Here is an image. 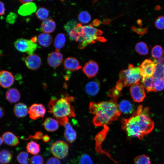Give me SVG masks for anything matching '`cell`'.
Segmentation results:
<instances>
[{
  "instance_id": "cell-35",
  "label": "cell",
  "mask_w": 164,
  "mask_h": 164,
  "mask_svg": "<svg viewBox=\"0 0 164 164\" xmlns=\"http://www.w3.org/2000/svg\"><path fill=\"white\" fill-rule=\"evenodd\" d=\"M78 19L81 22L86 24L89 22L91 20V16L90 14L87 11H83L81 12L79 14Z\"/></svg>"
},
{
  "instance_id": "cell-6",
  "label": "cell",
  "mask_w": 164,
  "mask_h": 164,
  "mask_svg": "<svg viewBox=\"0 0 164 164\" xmlns=\"http://www.w3.org/2000/svg\"><path fill=\"white\" fill-rule=\"evenodd\" d=\"M14 44L15 48L19 51L26 52L29 55L33 53L37 49V44L31 40L20 38L16 40Z\"/></svg>"
},
{
  "instance_id": "cell-22",
  "label": "cell",
  "mask_w": 164,
  "mask_h": 164,
  "mask_svg": "<svg viewBox=\"0 0 164 164\" xmlns=\"http://www.w3.org/2000/svg\"><path fill=\"white\" fill-rule=\"evenodd\" d=\"M42 125L45 129L49 132H54L57 130L59 128L58 122L56 119L51 117L46 118Z\"/></svg>"
},
{
  "instance_id": "cell-48",
  "label": "cell",
  "mask_w": 164,
  "mask_h": 164,
  "mask_svg": "<svg viewBox=\"0 0 164 164\" xmlns=\"http://www.w3.org/2000/svg\"><path fill=\"white\" fill-rule=\"evenodd\" d=\"M5 12V8L4 3L0 1V15H3Z\"/></svg>"
},
{
  "instance_id": "cell-49",
  "label": "cell",
  "mask_w": 164,
  "mask_h": 164,
  "mask_svg": "<svg viewBox=\"0 0 164 164\" xmlns=\"http://www.w3.org/2000/svg\"><path fill=\"white\" fill-rule=\"evenodd\" d=\"M42 139L44 142H47L50 141V138L48 135H46L43 136Z\"/></svg>"
},
{
  "instance_id": "cell-51",
  "label": "cell",
  "mask_w": 164,
  "mask_h": 164,
  "mask_svg": "<svg viewBox=\"0 0 164 164\" xmlns=\"http://www.w3.org/2000/svg\"><path fill=\"white\" fill-rule=\"evenodd\" d=\"M20 2L22 3L23 4L32 2L33 1V0H20Z\"/></svg>"
},
{
  "instance_id": "cell-23",
  "label": "cell",
  "mask_w": 164,
  "mask_h": 164,
  "mask_svg": "<svg viewBox=\"0 0 164 164\" xmlns=\"http://www.w3.org/2000/svg\"><path fill=\"white\" fill-rule=\"evenodd\" d=\"M156 79L153 76L150 77H142L140 82L141 84L145 87L147 92L154 91V85Z\"/></svg>"
},
{
  "instance_id": "cell-12",
  "label": "cell",
  "mask_w": 164,
  "mask_h": 164,
  "mask_svg": "<svg viewBox=\"0 0 164 164\" xmlns=\"http://www.w3.org/2000/svg\"><path fill=\"white\" fill-rule=\"evenodd\" d=\"M58 50L56 49L55 51L50 53L47 57L48 63L53 67H56L60 66L63 60L62 54Z\"/></svg>"
},
{
  "instance_id": "cell-13",
  "label": "cell",
  "mask_w": 164,
  "mask_h": 164,
  "mask_svg": "<svg viewBox=\"0 0 164 164\" xmlns=\"http://www.w3.org/2000/svg\"><path fill=\"white\" fill-rule=\"evenodd\" d=\"M99 67L97 63L93 60H90L84 66L82 70L88 78L95 77L98 73Z\"/></svg>"
},
{
  "instance_id": "cell-11",
  "label": "cell",
  "mask_w": 164,
  "mask_h": 164,
  "mask_svg": "<svg viewBox=\"0 0 164 164\" xmlns=\"http://www.w3.org/2000/svg\"><path fill=\"white\" fill-rule=\"evenodd\" d=\"M26 67L29 69L36 70L39 69L41 64V59L37 55L32 54L29 55L25 59Z\"/></svg>"
},
{
  "instance_id": "cell-1",
  "label": "cell",
  "mask_w": 164,
  "mask_h": 164,
  "mask_svg": "<svg viewBox=\"0 0 164 164\" xmlns=\"http://www.w3.org/2000/svg\"><path fill=\"white\" fill-rule=\"evenodd\" d=\"M149 110L140 105L129 118L122 120V128L128 136L142 139L152 131L154 122L150 117Z\"/></svg>"
},
{
  "instance_id": "cell-17",
  "label": "cell",
  "mask_w": 164,
  "mask_h": 164,
  "mask_svg": "<svg viewBox=\"0 0 164 164\" xmlns=\"http://www.w3.org/2000/svg\"><path fill=\"white\" fill-rule=\"evenodd\" d=\"M64 137L67 141L69 142L72 143L76 139L77 133L70 124L68 122L64 125Z\"/></svg>"
},
{
  "instance_id": "cell-37",
  "label": "cell",
  "mask_w": 164,
  "mask_h": 164,
  "mask_svg": "<svg viewBox=\"0 0 164 164\" xmlns=\"http://www.w3.org/2000/svg\"><path fill=\"white\" fill-rule=\"evenodd\" d=\"M164 89V79H156L154 85L155 92L161 91Z\"/></svg>"
},
{
  "instance_id": "cell-9",
  "label": "cell",
  "mask_w": 164,
  "mask_h": 164,
  "mask_svg": "<svg viewBox=\"0 0 164 164\" xmlns=\"http://www.w3.org/2000/svg\"><path fill=\"white\" fill-rule=\"evenodd\" d=\"M139 68L142 77H152L155 70V63L150 59H146L142 63Z\"/></svg>"
},
{
  "instance_id": "cell-3",
  "label": "cell",
  "mask_w": 164,
  "mask_h": 164,
  "mask_svg": "<svg viewBox=\"0 0 164 164\" xmlns=\"http://www.w3.org/2000/svg\"><path fill=\"white\" fill-rule=\"evenodd\" d=\"M74 100V98L69 95L60 98L53 97L48 104V112L53 114L56 119L75 117L74 107L71 104Z\"/></svg>"
},
{
  "instance_id": "cell-25",
  "label": "cell",
  "mask_w": 164,
  "mask_h": 164,
  "mask_svg": "<svg viewBox=\"0 0 164 164\" xmlns=\"http://www.w3.org/2000/svg\"><path fill=\"white\" fill-rule=\"evenodd\" d=\"M6 97L9 102L14 103L19 100L20 98V94L17 89L15 88H12L6 92Z\"/></svg>"
},
{
  "instance_id": "cell-42",
  "label": "cell",
  "mask_w": 164,
  "mask_h": 164,
  "mask_svg": "<svg viewBox=\"0 0 164 164\" xmlns=\"http://www.w3.org/2000/svg\"><path fill=\"white\" fill-rule=\"evenodd\" d=\"M108 96L112 97L116 99L122 95L121 91L117 89L115 87H114L109 92Z\"/></svg>"
},
{
  "instance_id": "cell-10",
  "label": "cell",
  "mask_w": 164,
  "mask_h": 164,
  "mask_svg": "<svg viewBox=\"0 0 164 164\" xmlns=\"http://www.w3.org/2000/svg\"><path fill=\"white\" fill-rule=\"evenodd\" d=\"M46 112L45 108L43 104L35 103L29 107L28 113L30 118L34 120H36L40 118L43 117Z\"/></svg>"
},
{
  "instance_id": "cell-31",
  "label": "cell",
  "mask_w": 164,
  "mask_h": 164,
  "mask_svg": "<svg viewBox=\"0 0 164 164\" xmlns=\"http://www.w3.org/2000/svg\"><path fill=\"white\" fill-rule=\"evenodd\" d=\"M135 51L141 55H146L148 53L149 48L147 44L143 42L138 43L135 47Z\"/></svg>"
},
{
  "instance_id": "cell-50",
  "label": "cell",
  "mask_w": 164,
  "mask_h": 164,
  "mask_svg": "<svg viewBox=\"0 0 164 164\" xmlns=\"http://www.w3.org/2000/svg\"><path fill=\"white\" fill-rule=\"evenodd\" d=\"M5 114V111L3 107L0 106V118L3 116Z\"/></svg>"
},
{
  "instance_id": "cell-8",
  "label": "cell",
  "mask_w": 164,
  "mask_h": 164,
  "mask_svg": "<svg viewBox=\"0 0 164 164\" xmlns=\"http://www.w3.org/2000/svg\"><path fill=\"white\" fill-rule=\"evenodd\" d=\"M130 91L131 95L135 102H141L145 97L144 88L140 83L132 85Z\"/></svg>"
},
{
  "instance_id": "cell-45",
  "label": "cell",
  "mask_w": 164,
  "mask_h": 164,
  "mask_svg": "<svg viewBox=\"0 0 164 164\" xmlns=\"http://www.w3.org/2000/svg\"><path fill=\"white\" fill-rule=\"evenodd\" d=\"M43 136V133L42 132L38 131L36 132L33 135H30L27 138L25 139H33L36 140H41L42 139Z\"/></svg>"
},
{
  "instance_id": "cell-39",
  "label": "cell",
  "mask_w": 164,
  "mask_h": 164,
  "mask_svg": "<svg viewBox=\"0 0 164 164\" xmlns=\"http://www.w3.org/2000/svg\"><path fill=\"white\" fill-rule=\"evenodd\" d=\"M79 164H93L91 157L87 154L82 155L79 159Z\"/></svg>"
},
{
  "instance_id": "cell-54",
  "label": "cell",
  "mask_w": 164,
  "mask_h": 164,
  "mask_svg": "<svg viewBox=\"0 0 164 164\" xmlns=\"http://www.w3.org/2000/svg\"><path fill=\"white\" fill-rule=\"evenodd\" d=\"M28 164L27 163V164Z\"/></svg>"
},
{
  "instance_id": "cell-53",
  "label": "cell",
  "mask_w": 164,
  "mask_h": 164,
  "mask_svg": "<svg viewBox=\"0 0 164 164\" xmlns=\"http://www.w3.org/2000/svg\"><path fill=\"white\" fill-rule=\"evenodd\" d=\"M3 141L2 139L0 136V146L2 144Z\"/></svg>"
},
{
  "instance_id": "cell-41",
  "label": "cell",
  "mask_w": 164,
  "mask_h": 164,
  "mask_svg": "<svg viewBox=\"0 0 164 164\" xmlns=\"http://www.w3.org/2000/svg\"><path fill=\"white\" fill-rule=\"evenodd\" d=\"M30 162V164H43L44 159L41 155H36L31 157Z\"/></svg>"
},
{
  "instance_id": "cell-46",
  "label": "cell",
  "mask_w": 164,
  "mask_h": 164,
  "mask_svg": "<svg viewBox=\"0 0 164 164\" xmlns=\"http://www.w3.org/2000/svg\"><path fill=\"white\" fill-rule=\"evenodd\" d=\"M46 164H61V163L56 158L51 157L48 159Z\"/></svg>"
},
{
  "instance_id": "cell-15",
  "label": "cell",
  "mask_w": 164,
  "mask_h": 164,
  "mask_svg": "<svg viewBox=\"0 0 164 164\" xmlns=\"http://www.w3.org/2000/svg\"><path fill=\"white\" fill-rule=\"evenodd\" d=\"M63 66L66 70L72 71L77 70L81 67L77 59L70 57H68L65 60Z\"/></svg>"
},
{
  "instance_id": "cell-44",
  "label": "cell",
  "mask_w": 164,
  "mask_h": 164,
  "mask_svg": "<svg viewBox=\"0 0 164 164\" xmlns=\"http://www.w3.org/2000/svg\"><path fill=\"white\" fill-rule=\"evenodd\" d=\"M132 30L142 36L146 34L148 30V28H138L135 26L132 27Z\"/></svg>"
},
{
  "instance_id": "cell-24",
  "label": "cell",
  "mask_w": 164,
  "mask_h": 164,
  "mask_svg": "<svg viewBox=\"0 0 164 164\" xmlns=\"http://www.w3.org/2000/svg\"><path fill=\"white\" fill-rule=\"evenodd\" d=\"M118 108L121 112L128 114L132 113L134 110L133 104L127 100H123L118 104Z\"/></svg>"
},
{
  "instance_id": "cell-18",
  "label": "cell",
  "mask_w": 164,
  "mask_h": 164,
  "mask_svg": "<svg viewBox=\"0 0 164 164\" xmlns=\"http://www.w3.org/2000/svg\"><path fill=\"white\" fill-rule=\"evenodd\" d=\"M2 139L5 144L11 146H16L19 142L18 137L10 132L4 133L2 135Z\"/></svg>"
},
{
  "instance_id": "cell-2",
  "label": "cell",
  "mask_w": 164,
  "mask_h": 164,
  "mask_svg": "<svg viewBox=\"0 0 164 164\" xmlns=\"http://www.w3.org/2000/svg\"><path fill=\"white\" fill-rule=\"evenodd\" d=\"M117 100L112 98L108 101L90 103L89 110L91 113L95 115L93 120L95 125H106L118 119L121 113L119 110Z\"/></svg>"
},
{
  "instance_id": "cell-28",
  "label": "cell",
  "mask_w": 164,
  "mask_h": 164,
  "mask_svg": "<svg viewBox=\"0 0 164 164\" xmlns=\"http://www.w3.org/2000/svg\"><path fill=\"white\" fill-rule=\"evenodd\" d=\"M12 159V155L10 152L6 149L0 151V163L5 164L9 162Z\"/></svg>"
},
{
  "instance_id": "cell-7",
  "label": "cell",
  "mask_w": 164,
  "mask_h": 164,
  "mask_svg": "<svg viewBox=\"0 0 164 164\" xmlns=\"http://www.w3.org/2000/svg\"><path fill=\"white\" fill-rule=\"evenodd\" d=\"M69 146L64 141L60 140L53 143L50 148L52 154L56 157L63 159L68 155Z\"/></svg>"
},
{
  "instance_id": "cell-38",
  "label": "cell",
  "mask_w": 164,
  "mask_h": 164,
  "mask_svg": "<svg viewBox=\"0 0 164 164\" xmlns=\"http://www.w3.org/2000/svg\"><path fill=\"white\" fill-rule=\"evenodd\" d=\"M78 24L75 19H71L65 25L64 29L68 34L70 31L75 27Z\"/></svg>"
},
{
  "instance_id": "cell-34",
  "label": "cell",
  "mask_w": 164,
  "mask_h": 164,
  "mask_svg": "<svg viewBox=\"0 0 164 164\" xmlns=\"http://www.w3.org/2000/svg\"><path fill=\"white\" fill-rule=\"evenodd\" d=\"M35 14L38 19L43 20L47 19L49 15V11L46 9L41 7L36 11Z\"/></svg>"
},
{
  "instance_id": "cell-20",
  "label": "cell",
  "mask_w": 164,
  "mask_h": 164,
  "mask_svg": "<svg viewBox=\"0 0 164 164\" xmlns=\"http://www.w3.org/2000/svg\"><path fill=\"white\" fill-rule=\"evenodd\" d=\"M100 87L99 82L97 80H94L88 83L85 88L86 93L88 95L93 96L98 93Z\"/></svg>"
},
{
  "instance_id": "cell-21",
  "label": "cell",
  "mask_w": 164,
  "mask_h": 164,
  "mask_svg": "<svg viewBox=\"0 0 164 164\" xmlns=\"http://www.w3.org/2000/svg\"><path fill=\"white\" fill-rule=\"evenodd\" d=\"M13 112L17 117L23 118L27 114L28 109L26 104L22 103H19L14 106Z\"/></svg>"
},
{
  "instance_id": "cell-32",
  "label": "cell",
  "mask_w": 164,
  "mask_h": 164,
  "mask_svg": "<svg viewBox=\"0 0 164 164\" xmlns=\"http://www.w3.org/2000/svg\"><path fill=\"white\" fill-rule=\"evenodd\" d=\"M151 55L154 58H160L164 55V50L159 45H155L152 49Z\"/></svg>"
},
{
  "instance_id": "cell-33",
  "label": "cell",
  "mask_w": 164,
  "mask_h": 164,
  "mask_svg": "<svg viewBox=\"0 0 164 164\" xmlns=\"http://www.w3.org/2000/svg\"><path fill=\"white\" fill-rule=\"evenodd\" d=\"M135 164H151L150 158L145 155H142L136 156L134 159Z\"/></svg>"
},
{
  "instance_id": "cell-43",
  "label": "cell",
  "mask_w": 164,
  "mask_h": 164,
  "mask_svg": "<svg viewBox=\"0 0 164 164\" xmlns=\"http://www.w3.org/2000/svg\"><path fill=\"white\" fill-rule=\"evenodd\" d=\"M17 17V15L15 13L11 12L6 18V22L9 24H13L15 22Z\"/></svg>"
},
{
  "instance_id": "cell-30",
  "label": "cell",
  "mask_w": 164,
  "mask_h": 164,
  "mask_svg": "<svg viewBox=\"0 0 164 164\" xmlns=\"http://www.w3.org/2000/svg\"><path fill=\"white\" fill-rule=\"evenodd\" d=\"M155 64V69L153 76L156 79H164V64L159 62Z\"/></svg>"
},
{
  "instance_id": "cell-19",
  "label": "cell",
  "mask_w": 164,
  "mask_h": 164,
  "mask_svg": "<svg viewBox=\"0 0 164 164\" xmlns=\"http://www.w3.org/2000/svg\"><path fill=\"white\" fill-rule=\"evenodd\" d=\"M41 27L44 33H50L55 29L56 24L53 19L47 18L42 21L41 24Z\"/></svg>"
},
{
  "instance_id": "cell-29",
  "label": "cell",
  "mask_w": 164,
  "mask_h": 164,
  "mask_svg": "<svg viewBox=\"0 0 164 164\" xmlns=\"http://www.w3.org/2000/svg\"><path fill=\"white\" fill-rule=\"evenodd\" d=\"M26 149L29 153L35 155L38 154L40 151L39 145L36 142L32 141L27 143Z\"/></svg>"
},
{
  "instance_id": "cell-52",
  "label": "cell",
  "mask_w": 164,
  "mask_h": 164,
  "mask_svg": "<svg viewBox=\"0 0 164 164\" xmlns=\"http://www.w3.org/2000/svg\"><path fill=\"white\" fill-rule=\"evenodd\" d=\"M137 22L138 24H139L141 26L142 25V21L140 19L138 20L137 21Z\"/></svg>"
},
{
  "instance_id": "cell-40",
  "label": "cell",
  "mask_w": 164,
  "mask_h": 164,
  "mask_svg": "<svg viewBox=\"0 0 164 164\" xmlns=\"http://www.w3.org/2000/svg\"><path fill=\"white\" fill-rule=\"evenodd\" d=\"M155 27L159 29H164V16L158 17L155 21Z\"/></svg>"
},
{
  "instance_id": "cell-27",
  "label": "cell",
  "mask_w": 164,
  "mask_h": 164,
  "mask_svg": "<svg viewBox=\"0 0 164 164\" xmlns=\"http://www.w3.org/2000/svg\"><path fill=\"white\" fill-rule=\"evenodd\" d=\"M66 42L65 34L62 33H59L55 38L54 42V46L57 50L62 49L64 46Z\"/></svg>"
},
{
  "instance_id": "cell-16",
  "label": "cell",
  "mask_w": 164,
  "mask_h": 164,
  "mask_svg": "<svg viewBox=\"0 0 164 164\" xmlns=\"http://www.w3.org/2000/svg\"><path fill=\"white\" fill-rule=\"evenodd\" d=\"M37 7L33 2L23 4L19 9L18 13L22 16L29 15L36 11Z\"/></svg>"
},
{
  "instance_id": "cell-5",
  "label": "cell",
  "mask_w": 164,
  "mask_h": 164,
  "mask_svg": "<svg viewBox=\"0 0 164 164\" xmlns=\"http://www.w3.org/2000/svg\"><path fill=\"white\" fill-rule=\"evenodd\" d=\"M102 32L91 24L83 26L80 36L77 42L78 47L83 49L87 45L93 44L97 40L105 41L103 37H100Z\"/></svg>"
},
{
  "instance_id": "cell-26",
  "label": "cell",
  "mask_w": 164,
  "mask_h": 164,
  "mask_svg": "<svg viewBox=\"0 0 164 164\" xmlns=\"http://www.w3.org/2000/svg\"><path fill=\"white\" fill-rule=\"evenodd\" d=\"M37 40L40 45L46 47L50 46L53 42L52 36L49 33L44 32L38 35Z\"/></svg>"
},
{
  "instance_id": "cell-47",
  "label": "cell",
  "mask_w": 164,
  "mask_h": 164,
  "mask_svg": "<svg viewBox=\"0 0 164 164\" xmlns=\"http://www.w3.org/2000/svg\"><path fill=\"white\" fill-rule=\"evenodd\" d=\"M56 120L60 125L64 126L68 122V117H65L56 118Z\"/></svg>"
},
{
  "instance_id": "cell-36",
  "label": "cell",
  "mask_w": 164,
  "mask_h": 164,
  "mask_svg": "<svg viewBox=\"0 0 164 164\" xmlns=\"http://www.w3.org/2000/svg\"><path fill=\"white\" fill-rule=\"evenodd\" d=\"M28 156V154L26 152L22 151L18 155L17 157V159L20 164H27Z\"/></svg>"
},
{
  "instance_id": "cell-4",
  "label": "cell",
  "mask_w": 164,
  "mask_h": 164,
  "mask_svg": "<svg viewBox=\"0 0 164 164\" xmlns=\"http://www.w3.org/2000/svg\"><path fill=\"white\" fill-rule=\"evenodd\" d=\"M141 78L139 67H135L132 64H130L127 69L121 70L120 72L119 80L116 83L115 87L121 91L125 87L140 83Z\"/></svg>"
},
{
  "instance_id": "cell-14",
  "label": "cell",
  "mask_w": 164,
  "mask_h": 164,
  "mask_svg": "<svg viewBox=\"0 0 164 164\" xmlns=\"http://www.w3.org/2000/svg\"><path fill=\"white\" fill-rule=\"evenodd\" d=\"M14 77L10 72L6 70L0 71V85L4 88H8L13 83Z\"/></svg>"
}]
</instances>
